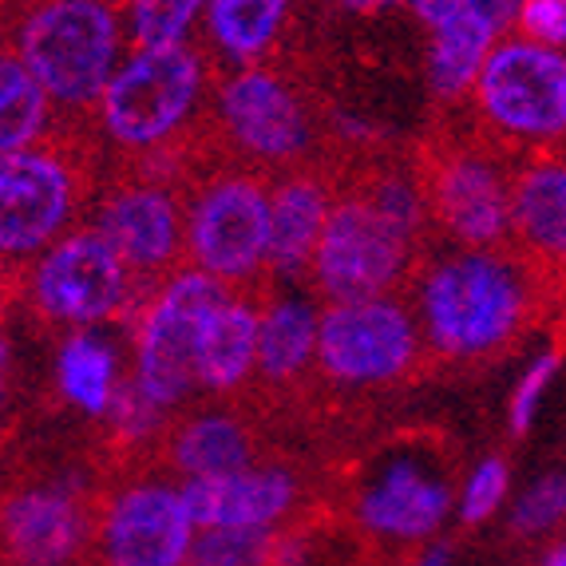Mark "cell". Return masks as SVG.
<instances>
[{
  "label": "cell",
  "instance_id": "cell-1",
  "mask_svg": "<svg viewBox=\"0 0 566 566\" xmlns=\"http://www.w3.org/2000/svg\"><path fill=\"white\" fill-rule=\"evenodd\" d=\"M420 329L448 360H491L520 345L555 290L523 250H460L420 274Z\"/></svg>",
  "mask_w": 566,
  "mask_h": 566
},
{
  "label": "cell",
  "instance_id": "cell-2",
  "mask_svg": "<svg viewBox=\"0 0 566 566\" xmlns=\"http://www.w3.org/2000/svg\"><path fill=\"white\" fill-rule=\"evenodd\" d=\"M119 44V17L107 0H36L9 40L52 104L72 115L99 107L115 76Z\"/></svg>",
  "mask_w": 566,
  "mask_h": 566
},
{
  "label": "cell",
  "instance_id": "cell-3",
  "mask_svg": "<svg viewBox=\"0 0 566 566\" xmlns=\"http://www.w3.org/2000/svg\"><path fill=\"white\" fill-rule=\"evenodd\" d=\"M412 170L432 227L463 250H503L515 242V179L491 147L436 139Z\"/></svg>",
  "mask_w": 566,
  "mask_h": 566
},
{
  "label": "cell",
  "instance_id": "cell-4",
  "mask_svg": "<svg viewBox=\"0 0 566 566\" xmlns=\"http://www.w3.org/2000/svg\"><path fill=\"white\" fill-rule=\"evenodd\" d=\"M420 234L380 207L365 187L333 199L322 245L313 258V282L329 305L388 297L408 274Z\"/></svg>",
  "mask_w": 566,
  "mask_h": 566
},
{
  "label": "cell",
  "instance_id": "cell-5",
  "mask_svg": "<svg viewBox=\"0 0 566 566\" xmlns=\"http://www.w3.org/2000/svg\"><path fill=\"white\" fill-rule=\"evenodd\" d=\"M202 80L207 64L199 48L179 44L159 52H132L115 67L95 112L104 119V132L127 151H167L182 143V127L199 107Z\"/></svg>",
  "mask_w": 566,
  "mask_h": 566
},
{
  "label": "cell",
  "instance_id": "cell-6",
  "mask_svg": "<svg viewBox=\"0 0 566 566\" xmlns=\"http://www.w3.org/2000/svg\"><path fill=\"white\" fill-rule=\"evenodd\" d=\"M84 151L48 132L40 143L0 159V250L9 262H32L72 234L84 207Z\"/></svg>",
  "mask_w": 566,
  "mask_h": 566
},
{
  "label": "cell",
  "instance_id": "cell-7",
  "mask_svg": "<svg viewBox=\"0 0 566 566\" xmlns=\"http://www.w3.org/2000/svg\"><path fill=\"white\" fill-rule=\"evenodd\" d=\"M230 293L227 282L210 277L199 265L175 270L143 297L135 329V385L155 408H175L199 385L195 345L202 317Z\"/></svg>",
  "mask_w": 566,
  "mask_h": 566
},
{
  "label": "cell",
  "instance_id": "cell-8",
  "mask_svg": "<svg viewBox=\"0 0 566 566\" xmlns=\"http://www.w3.org/2000/svg\"><path fill=\"white\" fill-rule=\"evenodd\" d=\"M187 254L230 290L270 270V190L258 175L227 170L190 190Z\"/></svg>",
  "mask_w": 566,
  "mask_h": 566
},
{
  "label": "cell",
  "instance_id": "cell-9",
  "mask_svg": "<svg viewBox=\"0 0 566 566\" xmlns=\"http://www.w3.org/2000/svg\"><path fill=\"white\" fill-rule=\"evenodd\" d=\"M424 360V329L397 297L329 305L322 313L317 368L340 388H377L408 380Z\"/></svg>",
  "mask_w": 566,
  "mask_h": 566
},
{
  "label": "cell",
  "instance_id": "cell-10",
  "mask_svg": "<svg viewBox=\"0 0 566 566\" xmlns=\"http://www.w3.org/2000/svg\"><path fill=\"white\" fill-rule=\"evenodd\" d=\"M357 523L373 538L420 543L452 511V475L432 444H388L368 460L353 495Z\"/></svg>",
  "mask_w": 566,
  "mask_h": 566
},
{
  "label": "cell",
  "instance_id": "cell-11",
  "mask_svg": "<svg viewBox=\"0 0 566 566\" xmlns=\"http://www.w3.org/2000/svg\"><path fill=\"white\" fill-rule=\"evenodd\" d=\"M475 104L491 132L520 143H547L566 135V52L500 40L475 84Z\"/></svg>",
  "mask_w": 566,
  "mask_h": 566
},
{
  "label": "cell",
  "instance_id": "cell-12",
  "mask_svg": "<svg viewBox=\"0 0 566 566\" xmlns=\"http://www.w3.org/2000/svg\"><path fill=\"white\" fill-rule=\"evenodd\" d=\"M135 274L95 227L72 230L32 262L29 302L60 325H99L132 302Z\"/></svg>",
  "mask_w": 566,
  "mask_h": 566
},
{
  "label": "cell",
  "instance_id": "cell-13",
  "mask_svg": "<svg viewBox=\"0 0 566 566\" xmlns=\"http://www.w3.org/2000/svg\"><path fill=\"white\" fill-rule=\"evenodd\" d=\"M199 523L182 488L127 483L99 507L95 551L104 566H187Z\"/></svg>",
  "mask_w": 566,
  "mask_h": 566
},
{
  "label": "cell",
  "instance_id": "cell-14",
  "mask_svg": "<svg viewBox=\"0 0 566 566\" xmlns=\"http://www.w3.org/2000/svg\"><path fill=\"white\" fill-rule=\"evenodd\" d=\"M218 119L238 151L254 163H297L313 143L302 95L270 67L245 64L218 87Z\"/></svg>",
  "mask_w": 566,
  "mask_h": 566
},
{
  "label": "cell",
  "instance_id": "cell-15",
  "mask_svg": "<svg viewBox=\"0 0 566 566\" xmlns=\"http://www.w3.org/2000/svg\"><path fill=\"white\" fill-rule=\"evenodd\" d=\"M92 227L115 245V254L132 265L139 282L159 285L179 270L175 262L187 250V202H179V195H170L163 182L135 175L107 190Z\"/></svg>",
  "mask_w": 566,
  "mask_h": 566
},
{
  "label": "cell",
  "instance_id": "cell-16",
  "mask_svg": "<svg viewBox=\"0 0 566 566\" xmlns=\"http://www.w3.org/2000/svg\"><path fill=\"white\" fill-rule=\"evenodd\" d=\"M95 527L99 511L72 483H32L4 500L9 566H76Z\"/></svg>",
  "mask_w": 566,
  "mask_h": 566
},
{
  "label": "cell",
  "instance_id": "cell-17",
  "mask_svg": "<svg viewBox=\"0 0 566 566\" xmlns=\"http://www.w3.org/2000/svg\"><path fill=\"white\" fill-rule=\"evenodd\" d=\"M187 507L207 527H254L274 531L297 503V480L285 468H245L234 475H202L182 488Z\"/></svg>",
  "mask_w": 566,
  "mask_h": 566
},
{
  "label": "cell",
  "instance_id": "cell-18",
  "mask_svg": "<svg viewBox=\"0 0 566 566\" xmlns=\"http://www.w3.org/2000/svg\"><path fill=\"white\" fill-rule=\"evenodd\" d=\"M329 210V179L322 170L297 167L274 179L270 187V270L265 274L297 277L313 270Z\"/></svg>",
  "mask_w": 566,
  "mask_h": 566
},
{
  "label": "cell",
  "instance_id": "cell-19",
  "mask_svg": "<svg viewBox=\"0 0 566 566\" xmlns=\"http://www.w3.org/2000/svg\"><path fill=\"white\" fill-rule=\"evenodd\" d=\"M515 250L555 285L566 282V163L543 159L515 175Z\"/></svg>",
  "mask_w": 566,
  "mask_h": 566
},
{
  "label": "cell",
  "instance_id": "cell-20",
  "mask_svg": "<svg viewBox=\"0 0 566 566\" xmlns=\"http://www.w3.org/2000/svg\"><path fill=\"white\" fill-rule=\"evenodd\" d=\"M258 333H262V310L238 293H227L202 317L199 345H195L199 385L210 392L242 388L258 373Z\"/></svg>",
  "mask_w": 566,
  "mask_h": 566
},
{
  "label": "cell",
  "instance_id": "cell-21",
  "mask_svg": "<svg viewBox=\"0 0 566 566\" xmlns=\"http://www.w3.org/2000/svg\"><path fill=\"white\" fill-rule=\"evenodd\" d=\"M322 349V313L302 297H277L262 305L258 333V377L265 388H290L305 377V368Z\"/></svg>",
  "mask_w": 566,
  "mask_h": 566
},
{
  "label": "cell",
  "instance_id": "cell-22",
  "mask_svg": "<svg viewBox=\"0 0 566 566\" xmlns=\"http://www.w3.org/2000/svg\"><path fill=\"white\" fill-rule=\"evenodd\" d=\"M167 460L175 472L202 480V475H234L254 468V432L234 416H195L167 436Z\"/></svg>",
  "mask_w": 566,
  "mask_h": 566
},
{
  "label": "cell",
  "instance_id": "cell-23",
  "mask_svg": "<svg viewBox=\"0 0 566 566\" xmlns=\"http://www.w3.org/2000/svg\"><path fill=\"white\" fill-rule=\"evenodd\" d=\"M495 44H500V32L488 29L468 9L452 24L436 29L432 48H428V84H432V95L460 99L463 92H475L480 72L491 52H495Z\"/></svg>",
  "mask_w": 566,
  "mask_h": 566
},
{
  "label": "cell",
  "instance_id": "cell-24",
  "mask_svg": "<svg viewBox=\"0 0 566 566\" xmlns=\"http://www.w3.org/2000/svg\"><path fill=\"white\" fill-rule=\"evenodd\" d=\"M56 385L87 416H107L119 400V357L107 340L92 333H72L56 357Z\"/></svg>",
  "mask_w": 566,
  "mask_h": 566
},
{
  "label": "cell",
  "instance_id": "cell-25",
  "mask_svg": "<svg viewBox=\"0 0 566 566\" xmlns=\"http://www.w3.org/2000/svg\"><path fill=\"white\" fill-rule=\"evenodd\" d=\"M290 0H210L207 36L230 60L254 64L285 29Z\"/></svg>",
  "mask_w": 566,
  "mask_h": 566
},
{
  "label": "cell",
  "instance_id": "cell-26",
  "mask_svg": "<svg viewBox=\"0 0 566 566\" xmlns=\"http://www.w3.org/2000/svg\"><path fill=\"white\" fill-rule=\"evenodd\" d=\"M48 115H52V95L9 48L0 60V155L24 151L44 139Z\"/></svg>",
  "mask_w": 566,
  "mask_h": 566
},
{
  "label": "cell",
  "instance_id": "cell-27",
  "mask_svg": "<svg viewBox=\"0 0 566 566\" xmlns=\"http://www.w3.org/2000/svg\"><path fill=\"white\" fill-rule=\"evenodd\" d=\"M210 0H127V36L135 52L187 44L195 20L207 17Z\"/></svg>",
  "mask_w": 566,
  "mask_h": 566
},
{
  "label": "cell",
  "instance_id": "cell-28",
  "mask_svg": "<svg viewBox=\"0 0 566 566\" xmlns=\"http://www.w3.org/2000/svg\"><path fill=\"white\" fill-rule=\"evenodd\" d=\"M277 531L254 527H207L195 535L187 566H270L277 551Z\"/></svg>",
  "mask_w": 566,
  "mask_h": 566
},
{
  "label": "cell",
  "instance_id": "cell-29",
  "mask_svg": "<svg viewBox=\"0 0 566 566\" xmlns=\"http://www.w3.org/2000/svg\"><path fill=\"white\" fill-rule=\"evenodd\" d=\"M563 520H566V472H551L520 500V507L511 515V527L520 531V535H538V531H551Z\"/></svg>",
  "mask_w": 566,
  "mask_h": 566
},
{
  "label": "cell",
  "instance_id": "cell-30",
  "mask_svg": "<svg viewBox=\"0 0 566 566\" xmlns=\"http://www.w3.org/2000/svg\"><path fill=\"white\" fill-rule=\"evenodd\" d=\"M507 475H511L507 460H500V455H491V460H483L480 468H475L460 500V520L468 523V527L491 520V515L500 511L503 495H507Z\"/></svg>",
  "mask_w": 566,
  "mask_h": 566
},
{
  "label": "cell",
  "instance_id": "cell-31",
  "mask_svg": "<svg viewBox=\"0 0 566 566\" xmlns=\"http://www.w3.org/2000/svg\"><path fill=\"white\" fill-rule=\"evenodd\" d=\"M558 373V353H543V357L531 360V368L523 373L520 388H515V397H511V432L515 436H527L531 420H535L538 412V400H543V392H547V385L555 380Z\"/></svg>",
  "mask_w": 566,
  "mask_h": 566
},
{
  "label": "cell",
  "instance_id": "cell-32",
  "mask_svg": "<svg viewBox=\"0 0 566 566\" xmlns=\"http://www.w3.org/2000/svg\"><path fill=\"white\" fill-rule=\"evenodd\" d=\"M515 32L531 44L566 48V0H523V12L515 20Z\"/></svg>",
  "mask_w": 566,
  "mask_h": 566
},
{
  "label": "cell",
  "instance_id": "cell-33",
  "mask_svg": "<svg viewBox=\"0 0 566 566\" xmlns=\"http://www.w3.org/2000/svg\"><path fill=\"white\" fill-rule=\"evenodd\" d=\"M468 12L480 17L488 29L507 32L523 12V0H468Z\"/></svg>",
  "mask_w": 566,
  "mask_h": 566
},
{
  "label": "cell",
  "instance_id": "cell-34",
  "mask_svg": "<svg viewBox=\"0 0 566 566\" xmlns=\"http://www.w3.org/2000/svg\"><path fill=\"white\" fill-rule=\"evenodd\" d=\"M408 9L436 32V29H444V24H452V20L468 9V0H408Z\"/></svg>",
  "mask_w": 566,
  "mask_h": 566
},
{
  "label": "cell",
  "instance_id": "cell-35",
  "mask_svg": "<svg viewBox=\"0 0 566 566\" xmlns=\"http://www.w3.org/2000/svg\"><path fill=\"white\" fill-rule=\"evenodd\" d=\"M333 4H340V9H349V12H360V17H380V12L397 9L400 0H333Z\"/></svg>",
  "mask_w": 566,
  "mask_h": 566
},
{
  "label": "cell",
  "instance_id": "cell-36",
  "mask_svg": "<svg viewBox=\"0 0 566 566\" xmlns=\"http://www.w3.org/2000/svg\"><path fill=\"white\" fill-rule=\"evenodd\" d=\"M448 558H452V547H448V543H440V547H428L420 558H412L408 566H448Z\"/></svg>",
  "mask_w": 566,
  "mask_h": 566
},
{
  "label": "cell",
  "instance_id": "cell-37",
  "mask_svg": "<svg viewBox=\"0 0 566 566\" xmlns=\"http://www.w3.org/2000/svg\"><path fill=\"white\" fill-rule=\"evenodd\" d=\"M538 566H566V538L558 543V547H551V551H547V558H543Z\"/></svg>",
  "mask_w": 566,
  "mask_h": 566
}]
</instances>
